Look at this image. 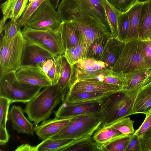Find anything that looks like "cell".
I'll list each match as a JSON object with an SVG mask.
<instances>
[{
    "mask_svg": "<svg viewBox=\"0 0 151 151\" xmlns=\"http://www.w3.org/2000/svg\"><path fill=\"white\" fill-rule=\"evenodd\" d=\"M62 21L90 24L110 36V26L102 0H61L57 8Z\"/></svg>",
    "mask_w": 151,
    "mask_h": 151,
    "instance_id": "1",
    "label": "cell"
},
{
    "mask_svg": "<svg viewBox=\"0 0 151 151\" xmlns=\"http://www.w3.org/2000/svg\"><path fill=\"white\" fill-rule=\"evenodd\" d=\"M140 89L123 90L111 93L99 100L102 126L132 114L133 108Z\"/></svg>",
    "mask_w": 151,
    "mask_h": 151,
    "instance_id": "2",
    "label": "cell"
},
{
    "mask_svg": "<svg viewBox=\"0 0 151 151\" xmlns=\"http://www.w3.org/2000/svg\"><path fill=\"white\" fill-rule=\"evenodd\" d=\"M61 92L57 84L43 88L27 103L23 110L29 120L35 125L47 120L62 100Z\"/></svg>",
    "mask_w": 151,
    "mask_h": 151,
    "instance_id": "3",
    "label": "cell"
},
{
    "mask_svg": "<svg viewBox=\"0 0 151 151\" xmlns=\"http://www.w3.org/2000/svg\"><path fill=\"white\" fill-rule=\"evenodd\" d=\"M16 72L9 71L0 76V97L10 100L12 103H27L43 87L20 81L17 77Z\"/></svg>",
    "mask_w": 151,
    "mask_h": 151,
    "instance_id": "4",
    "label": "cell"
},
{
    "mask_svg": "<svg viewBox=\"0 0 151 151\" xmlns=\"http://www.w3.org/2000/svg\"><path fill=\"white\" fill-rule=\"evenodd\" d=\"M3 37L0 33V76L9 71H16L21 67L23 49L27 41L21 29L12 38L6 40Z\"/></svg>",
    "mask_w": 151,
    "mask_h": 151,
    "instance_id": "5",
    "label": "cell"
},
{
    "mask_svg": "<svg viewBox=\"0 0 151 151\" xmlns=\"http://www.w3.org/2000/svg\"><path fill=\"white\" fill-rule=\"evenodd\" d=\"M102 124L100 113L78 116L71 118L66 126L49 138L77 140L88 136H92Z\"/></svg>",
    "mask_w": 151,
    "mask_h": 151,
    "instance_id": "6",
    "label": "cell"
},
{
    "mask_svg": "<svg viewBox=\"0 0 151 151\" xmlns=\"http://www.w3.org/2000/svg\"><path fill=\"white\" fill-rule=\"evenodd\" d=\"M142 42L143 40L137 39L125 42L111 70L124 75L133 71L151 67L146 62L143 56Z\"/></svg>",
    "mask_w": 151,
    "mask_h": 151,
    "instance_id": "7",
    "label": "cell"
},
{
    "mask_svg": "<svg viewBox=\"0 0 151 151\" xmlns=\"http://www.w3.org/2000/svg\"><path fill=\"white\" fill-rule=\"evenodd\" d=\"M22 31L27 41L45 49L54 57L64 54L65 49L60 31L53 32L38 30L26 25L23 27Z\"/></svg>",
    "mask_w": 151,
    "mask_h": 151,
    "instance_id": "8",
    "label": "cell"
},
{
    "mask_svg": "<svg viewBox=\"0 0 151 151\" xmlns=\"http://www.w3.org/2000/svg\"><path fill=\"white\" fill-rule=\"evenodd\" d=\"M62 20L49 0H45L31 15L26 25L32 29L51 32L61 30Z\"/></svg>",
    "mask_w": 151,
    "mask_h": 151,
    "instance_id": "9",
    "label": "cell"
},
{
    "mask_svg": "<svg viewBox=\"0 0 151 151\" xmlns=\"http://www.w3.org/2000/svg\"><path fill=\"white\" fill-rule=\"evenodd\" d=\"M100 111L99 100L72 103L64 99L58 109L54 113L55 117L63 119L84 115L100 113Z\"/></svg>",
    "mask_w": 151,
    "mask_h": 151,
    "instance_id": "10",
    "label": "cell"
},
{
    "mask_svg": "<svg viewBox=\"0 0 151 151\" xmlns=\"http://www.w3.org/2000/svg\"><path fill=\"white\" fill-rule=\"evenodd\" d=\"M55 57L45 49L27 41L23 49L21 66L41 67L45 61Z\"/></svg>",
    "mask_w": 151,
    "mask_h": 151,
    "instance_id": "11",
    "label": "cell"
},
{
    "mask_svg": "<svg viewBox=\"0 0 151 151\" xmlns=\"http://www.w3.org/2000/svg\"><path fill=\"white\" fill-rule=\"evenodd\" d=\"M17 79L27 84L43 88L52 85L42 68L37 66H21L16 72Z\"/></svg>",
    "mask_w": 151,
    "mask_h": 151,
    "instance_id": "12",
    "label": "cell"
},
{
    "mask_svg": "<svg viewBox=\"0 0 151 151\" xmlns=\"http://www.w3.org/2000/svg\"><path fill=\"white\" fill-rule=\"evenodd\" d=\"M123 90L122 86L96 81L84 80L73 82L68 93L79 92L111 93Z\"/></svg>",
    "mask_w": 151,
    "mask_h": 151,
    "instance_id": "13",
    "label": "cell"
},
{
    "mask_svg": "<svg viewBox=\"0 0 151 151\" xmlns=\"http://www.w3.org/2000/svg\"><path fill=\"white\" fill-rule=\"evenodd\" d=\"M29 0H6L0 5L3 17L0 22V30L4 29L8 19L18 20L25 10Z\"/></svg>",
    "mask_w": 151,
    "mask_h": 151,
    "instance_id": "14",
    "label": "cell"
},
{
    "mask_svg": "<svg viewBox=\"0 0 151 151\" xmlns=\"http://www.w3.org/2000/svg\"><path fill=\"white\" fill-rule=\"evenodd\" d=\"M71 118L58 119L56 117L45 120L40 125H35L34 131L42 141L49 138L60 132L70 122Z\"/></svg>",
    "mask_w": 151,
    "mask_h": 151,
    "instance_id": "15",
    "label": "cell"
},
{
    "mask_svg": "<svg viewBox=\"0 0 151 151\" xmlns=\"http://www.w3.org/2000/svg\"><path fill=\"white\" fill-rule=\"evenodd\" d=\"M24 110L19 106L12 105L8 115V119L12 128L18 133L34 135V124L25 116Z\"/></svg>",
    "mask_w": 151,
    "mask_h": 151,
    "instance_id": "16",
    "label": "cell"
},
{
    "mask_svg": "<svg viewBox=\"0 0 151 151\" xmlns=\"http://www.w3.org/2000/svg\"><path fill=\"white\" fill-rule=\"evenodd\" d=\"M70 22L76 29L79 37L82 39L84 42L86 58L89 46L95 39L103 36L111 37L110 36L90 24L75 20Z\"/></svg>",
    "mask_w": 151,
    "mask_h": 151,
    "instance_id": "17",
    "label": "cell"
},
{
    "mask_svg": "<svg viewBox=\"0 0 151 151\" xmlns=\"http://www.w3.org/2000/svg\"><path fill=\"white\" fill-rule=\"evenodd\" d=\"M124 89L130 90L142 88L151 81V67L137 70L124 74Z\"/></svg>",
    "mask_w": 151,
    "mask_h": 151,
    "instance_id": "18",
    "label": "cell"
},
{
    "mask_svg": "<svg viewBox=\"0 0 151 151\" xmlns=\"http://www.w3.org/2000/svg\"><path fill=\"white\" fill-rule=\"evenodd\" d=\"M144 1L134 3L127 11L129 25L125 42L139 39L140 19Z\"/></svg>",
    "mask_w": 151,
    "mask_h": 151,
    "instance_id": "19",
    "label": "cell"
},
{
    "mask_svg": "<svg viewBox=\"0 0 151 151\" xmlns=\"http://www.w3.org/2000/svg\"><path fill=\"white\" fill-rule=\"evenodd\" d=\"M124 43L114 37L108 38L99 60L107 64L111 69L120 55Z\"/></svg>",
    "mask_w": 151,
    "mask_h": 151,
    "instance_id": "20",
    "label": "cell"
},
{
    "mask_svg": "<svg viewBox=\"0 0 151 151\" xmlns=\"http://www.w3.org/2000/svg\"><path fill=\"white\" fill-rule=\"evenodd\" d=\"M151 110V81L139 89L134 103L132 114L145 115Z\"/></svg>",
    "mask_w": 151,
    "mask_h": 151,
    "instance_id": "21",
    "label": "cell"
},
{
    "mask_svg": "<svg viewBox=\"0 0 151 151\" xmlns=\"http://www.w3.org/2000/svg\"><path fill=\"white\" fill-rule=\"evenodd\" d=\"M73 66L67 60L64 54L61 56V63L59 78L57 83L61 92V99H64L70 87L73 73Z\"/></svg>",
    "mask_w": 151,
    "mask_h": 151,
    "instance_id": "22",
    "label": "cell"
},
{
    "mask_svg": "<svg viewBox=\"0 0 151 151\" xmlns=\"http://www.w3.org/2000/svg\"><path fill=\"white\" fill-rule=\"evenodd\" d=\"M92 136L75 140L60 151H101V145L96 142Z\"/></svg>",
    "mask_w": 151,
    "mask_h": 151,
    "instance_id": "23",
    "label": "cell"
},
{
    "mask_svg": "<svg viewBox=\"0 0 151 151\" xmlns=\"http://www.w3.org/2000/svg\"><path fill=\"white\" fill-rule=\"evenodd\" d=\"M151 26V0L144 1L140 19L139 39L142 40L148 38Z\"/></svg>",
    "mask_w": 151,
    "mask_h": 151,
    "instance_id": "24",
    "label": "cell"
},
{
    "mask_svg": "<svg viewBox=\"0 0 151 151\" xmlns=\"http://www.w3.org/2000/svg\"><path fill=\"white\" fill-rule=\"evenodd\" d=\"M60 31L65 50L77 46L79 42V36L70 22L62 21Z\"/></svg>",
    "mask_w": 151,
    "mask_h": 151,
    "instance_id": "25",
    "label": "cell"
},
{
    "mask_svg": "<svg viewBox=\"0 0 151 151\" xmlns=\"http://www.w3.org/2000/svg\"><path fill=\"white\" fill-rule=\"evenodd\" d=\"M61 55L49 59L41 65V68L50 80L52 85L57 84L60 76Z\"/></svg>",
    "mask_w": 151,
    "mask_h": 151,
    "instance_id": "26",
    "label": "cell"
},
{
    "mask_svg": "<svg viewBox=\"0 0 151 151\" xmlns=\"http://www.w3.org/2000/svg\"><path fill=\"white\" fill-rule=\"evenodd\" d=\"M112 93H113L87 92H72L68 93L64 99L72 103L99 101Z\"/></svg>",
    "mask_w": 151,
    "mask_h": 151,
    "instance_id": "27",
    "label": "cell"
},
{
    "mask_svg": "<svg viewBox=\"0 0 151 151\" xmlns=\"http://www.w3.org/2000/svg\"><path fill=\"white\" fill-rule=\"evenodd\" d=\"M102 2L110 26L111 37L118 40V21L122 13L107 0H102Z\"/></svg>",
    "mask_w": 151,
    "mask_h": 151,
    "instance_id": "28",
    "label": "cell"
},
{
    "mask_svg": "<svg viewBox=\"0 0 151 151\" xmlns=\"http://www.w3.org/2000/svg\"><path fill=\"white\" fill-rule=\"evenodd\" d=\"M123 134L118 130L109 126H102L101 125L93 133L92 137L96 142L102 145Z\"/></svg>",
    "mask_w": 151,
    "mask_h": 151,
    "instance_id": "29",
    "label": "cell"
},
{
    "mask_svg": "<svg viewBox=\"0 0 151 151\" xmlns=\"http://www.w3.org/2000/svg\"><path fill=\"white\" fill-rule=\"evenodd\" d=\"M72 139H52L48 138L42 141L37 145V151H59L73 143Z\"/></svg>",
    "mask_w": 151,
    "mask_h": 151,
    "instance_id": "30",
    "label": "cell"
},
{
    "mask_svg": "<svg viewBox=\"0 0 151 151\" xmlns=\"http://www.w3.org/2000/svg\"><path fill=\"white\" fill-rule=\"evenodd\" d=\"M132 135L123 134L111 139L101 145V151H125Z\"/></svg>",
    "mask_w": 151,
    "mask_h": 151,
    "instance_id": "31",
    "label": "cell"
},
{
    "mask_svg": "<svg viewBox=\"0 0 151 151\" xmlns=\"http://www.w3.org/2000/svg\"><path fill=\"white\" fill-rule=\"evenodd\" d=\"M109 38L103 36L95 39L89 46L86 58L99 60Z\"/></svg>",
    "mask_w": 151,
    "mask_h": 151,
    "instance_id": "32",
    "label": "cell"
},
{
    "mask_svg": "<svg viewBox=\"0 0 151 151\" xmlns=\"http://www.w3.org/2000/svg\"><path fill=\"white\" fill-rule=\"evenodd\" d=\"M134 122L129 117H125L115 121L109 126L124 134L131 135L134 132L133 127Z\"/></svg>",
    "mask_w": 151,
    "mask_h": 151,
    "instance_id": "33",
    "label": "cell"
},
{
    "mask_svg": "<svg viewBox=\"0 0 151 151\" xmlns=\"http://www.w3.org/2000/svg\"><path fill=\"white\" fill-rule=\"evenodd\" d=\"M44 0H36L28 3L25 10L17 21V28L18 31L21 29L22 27L26 25L31 15Z\"/></svg>",
    "mask_w": 151,
    "mask_h": 151,
    "instance_id": "34",
    "label": "cell"
},
{
    "mask_svg": "<svg viewBox=\"0 0 151 151\" xmlns=\"http://www.w3.org/2000/svg\"><path fill=\"white\" fill-rule=\"evenodd\" d=\"M129 25L127 12L121 13L118 21V38L119 41L125 43Z\"/></svg>",
    "mask_w": 151,
    "mask_h": 151,
    "instance_id": "35",
    "label": "cell"
},
{
    "mask_svg": "<svg viewBox=\"0 0 151 151\" xmlns=\"http://www.w3.org/2000/svg\"><path fill=\"white\" fill-rule=\"evenodd\" d=\"M12 103L10 100L0 97V124L5 128L8 119L9 106Z\"/></svg>",
    "mask_w": 151,
    "mask_h": 151,
    "instance_id": "36",
    "label": "cell"
},
{
    "mask_svg": "<svg viewBox=\"0 0 151 151\" xmlns=\"http://www.w3.org/2000/svg\"><path fill=\"white\" fill-rule=\"evenodd\" d=\"M138 151H151V125L142 137L138 138Z\"/></svg>",
    "mask_w": 151,
    "mask_h": 151,
    "instance_id": "37",
    "label": "cell"
},
{
    "mask_svg": "<svg viewBox=\"0 0 151 151\" xmlns=\"http://www.w3.org/2000/svg\"><path fill=\"white\" fill-rule=\"evenodd\" d=\"M122 13L126 12L134 3L139 0H107Z\"/></svg>",
    "mask_w": 151,
    "mask_h": 151,
    "instance_id": "38",
    "label": "cell"
},
{
    "mask_svg": "<svg viewBox=\"0 0 151 151\" xmlns=\"http://www.w3.org/2000/svg\"><path fill=\"white\" fill-rule=\"evenodd\" d=\"M17 21L13 19L6 24L3 37L4 39H9L17 35L19 31L17 28Z\"/></svg>",
    "mask_w": 151,
    "mask_h": 151,
    "instance_id": "39",
    "label": "cell"
},
{
    "mask_svg": "<svg viewBox=\"0 0 151 151\" xmlns=\"http://www.w3.org/2000/svg\"><path fill=\"white\" fill-rule=\"evenodd\" d=\"M145 119L139 128L133 134L138 138H141L146 131L151 125V110L146 114Z\"/></svg>",
    "mask_w": 151,
    "mask_h": 151,
    "instance_id": "40",
    "label": "cell"
},
{
    "mask_svg": "<svg viewBox=\"0 0 151 151\" xmlns=\"http://www.w3.org/2000/svg\"><path fill=\"white\" fill-rule=\"evenodd\" d=\"M64 55L68 62L72 66L80 60L76 50L75 47L66 49Z\"/></svg>",
    "mask_w": 151,
    "mask_h": 151,
    "instance_id": "41",
    "label": "cell"
},
{
    "mask_svg": "<svg viewBox=\"0 0 151 151\" xmlns=\"http://www.w3.org/2000/svg\"><path fill=\"white\" fill-rule=\"evenodd\" d=\"M142 51L145 61L151 66V40H143Z\"/></svg>",
    "mask_w": 151,
    "mask_h": 151,
    "instance_id": "42",
    "label": "cell"
},
{
    "mask_svg": "<svg viewBox=\"0 0 151 151\" xmlns=\"http://www.w3.org/2000/svg\"><path fill=\"white\" fill-rule=\"evenodd\" d=\"M138 137L133 134L125 151H138Z\"/></svg>",
    "mask_w": 151,
    "mask_h": 151,
    "instance_id": "43",
    "label": "cell"
},
{
    "mask_svg": "<svg viewBox=\"0 0 151 151\" xmlns=\"http://www.w3.org/2000/svg\"><path fill=\"white\" fill-rule=\"evenodd\" d=\"M10 136L6 128L0 124V143L1 145H5L9 141Z\"/></svg>",
    "mask_w": 151,
    "mask_h": 151,
    "instance_id": "44",
    "label": "cell"
},
{
    "mask_svg": "<svg viewBox=\"0 0 151 151\" xmlns=\"http://www.w3.org/2000/svg\"><path fill=\"white\" fill-rule=\"evenodd\" d=\"M16 151H37V146H32L29 144L19 145L15 150Z\"/></svg>",
    "mask_w": 151,
    "mask_h": 151,
    "instance_id": "45",
    "label": "cell"
},
{
    "mask_svg": "<svg viewBox=\"0 0 151 151\" xmlns=\"http://www.w3.org/2000/svg\"><path fill=\"white\" fill-rule=\"evenodd\" d=\"M54 9H57L60 0H49Z\"/></svg>",
    "mask_w": 151,
    "mask_h": 151,
    "instance_id": "46",
    "label": "cell"
},
{
    "mask_svg": "<svg viewBox=\"0 0 151 151\" xmlns=\"http://www.w3.org/2000/svg\"><path fill=\"white\" fill-rule=\"evenodd\" d=\"M151 40V26H150L148 35V38L147 40Z\"/></svg>",
    "mask_w": 151,
    "mask_h": 151,
    "instance_id": "47",
    "label": "cell"
},
{
    "mask_svg": "<svg viewBox=\"0 0 151 151\" xmlns=\"http://www.w3.org/2000/svg\"><path fill=\"white\" fill-rule=\"evenodd\" d=\"M147 0H139V1H147Z\"/></svg>",
    "mask_w": 151,
    "mask_h": 151,
    "instance_id": "48",
    "label": "cell"
},
{
    "mask_svg": "<svg viewBox=\"0 0 151 151\" xmlns=\"http://www.w3.org/2000/svg\"><path fill=\"white\" fill-rule=\"evenodd\" d=\"M0 1L1 0H0Z\"/></svg>",
    "mask_w": 151,
    "mask_h": 151,
    "instance_id": "49",
    "label": "cell"
}]
</instances>
